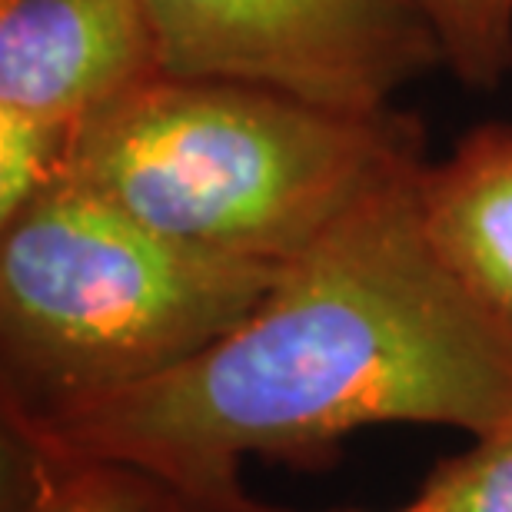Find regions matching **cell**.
<instances>
[{"instance_id": "2", "label": "cell", "mask_w": 512, "mask_h": 512, "mask_svg": "<svg viewBox=\"0 0 512 512\" xmlns=\"http://www.w3.org/2000/svg\"><path fill=\"white\" fill-rule=\"evenodd\" d=\"M426 160L416 117L153 74L80 120L67 180L193 250L290 263Z\"/></svg>"}, {"instance_id": "10", "label": "cell", "mask_w": 512, "mask_h": 512, "mask_svg": "<svg viewBox=\"0 0 512 512\" xmlns=\"http://www.w3.org/2000/svg\"><path fill=\"white\" fill-rule=\"evenodd\" d=\"M413 499L429 512H512V423L436 463Z\"/></svg>"}, {"instance_id": "3", "label": "cell", "mask_w": 512, "mask_h": 512, "mask_svg": "<svg viewBox=\"0 0 512 512\" xmlns=\"http://www.w3.org/2000/svg\"><path fill=\"white\" fill-rule=\"evenodd\" d=\"M283 266L193 250L60 180L0 227V409L34 423L187 363Z\"/></svg>"}, {"instance_id": "8", "label": "cell", "mask_w": 512, "mask_h": 512, "mask_svg": "<svg viewBox=\"0 0 512 512\" xmlns=\"http://www.w3.org/2000/svg\"><path fill=\"white\" fill-rule=\"evenodd\" d=\"M80 124L0 104V227L67 180Z\"/></svg>"}, {"instance_id": "9", "label": "cell", "mask_w": 512, "mask_h": 512, "mask_svg": "<svg viewBox=\"0 0 512 512\" xmlns=\"http://www.w3.org/2000/svg\"><path fill=\"white\" fill-rule=\"evenodd\" d=\"M459 84L493 90L512 74V0H419Z\"/></svg>"}, {"instance_id": "5", "label": "cell", "mask_w": 512, "mask_h": 512, "mask_svg": "<svg viewBox=\"0 0 512 512\" xmlns=\"http://www.w3.org/2000/svg\"><path fill=\"white\" fill-rule=\"evenodd\" d=\"M160 74L147 0H0V104L80 124Z\"/></svg>"}, {"instance_id": "6", "label": "cell", "mask_w": 512, "mask_h": 512, "mask_svg": "<svg viewBox=\"0 0 512 512\" xmlns=\"http://www.w3.org/2000/svg\"><path fill=\"white\" fill-rule=\"evenodd\" d=\"M416 187L439 260L512 336V124L469 130Z\"/></svg>"}, {"instance_id": "7", "label": "cell", "mask_w": 512, "mask_h": 512, "mask_svg": "<svg viewBox=\"0 0 512 512\" xmlns=\"http://www.w3.org/2000/svg\"><path fill=\"white\" fill-rule=\"evenodd\" d=\"M14 446L27 463V499L17 512H190L167 479L137 463Z\"/></svg>"}, {"instance_id": "4", "label": "cell", "mask_w": 512, "mask_h": 512, "mask_svg": "<svg viewBox=\"0 0 512 512\" xmlns=\"http://www.w3.org/2000/svg\"><path fill=\"white\" fill-rule=\"evenodd\" d=\"M160 74L270 87L383 114L443 64L419 0H147Z\"/></svg>"}, {"instance_id": "11", "label": "cell", "mask_w": 512, "mask_h": 512, "mask_svg": "<svg viewBox=\"0 0 512 512\" xmlns=\"http://www.w3.org/2000/svg\"><path fill=\"white\" fill-rule=\"evenodd\" d=\"M330 512H366V509H330ZM393 512H429V509H423V506H419L416 499H413V503H409V506H403V509H393Z\"/></svg>"}, {"instance_id": "1", "label": "cell", "mask_w": 512, "mask_h": 512, "mask_svg": "<svg viewBox=\"0 0 512 512\" xmlns=\"http://www.w3.org/2000/svg\"><path fill=\"white\" fill-rule=\"evenodd\" d=\"M423 163L283 263L207 350L67 413L4 423L7 439L137 463L190 512H286L243 489V459L313 469L366 426L486 436L512 423V336L429 243Z\"/></svg>"}]
</instances>
